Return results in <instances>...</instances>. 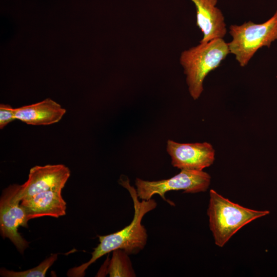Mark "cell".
Instances as JSON below:
<instances>
[{
  "instance_id": "cell-1",
  "label": "cell",
  "mask_w": 277,
  "mask_h": 277,
  "mask_svg": "<svg viewBox=\"0 0 277 277\" xmlns=\"http://www.w3.org/2000/svg\"><path fill=\"white\" fill-rule=\"evenodd\" d=\"M119 183L129 192L132 199L134 213L131 223L122 230L104 236H99L100 244L94 248L90 260L78 267L70 269L69 276L80 277L85 275V270L97 260L107 253L116 249H121L127 254H136L143 250L147 240V231L142 224L143 216L154 209L156 203L154 200L140 202L136 189L130 185L129 180L121 176Z\"/></svg>"
},
{
  "instance_id": "cell-2",
  "label": "cell",
  "mask_w": 277,
  "mask_h": 277,
  "mask_svg": "<svg viewBox=\"0 0 277 277\" xmlns=\"http://www.w3.org/2000/svg\"><path fill=\"white\" fill-rule=\"evenodd\" d=\"M268 210L249 209L231 202L211 189L207 209L209 226L215 245L223 247L241 228L269 214Z\"/></svg>"
},
{
  "instance_id": "cell-3",
  "label": "cell",
  "mask_w": 277,
  "mask_h": 277,
  "mask_svg": "<svg viewBox=\"0 0 277 277\" xmlns=\"http://www.w3.org/2000/svg\"><path fill=\"white\" fill-rule=\"evenodd\" d=\"M229 53L228 43L223 38L200 43L182 52L180 63L186 75L189 94L193 100L201 96L206 76L217 68Z\"/></svg>"
},
{
  "instance_id": "cell-4",
  "label": "cell",
  "mask_w": 277,
  "mask_h": 277,
  "mask_svg": "<svg viewBox=\"0 0 277 277\" xmlns=\"http://www.w3.org/2000/svg\"><path fill=\"white\" fill-rule=\"evenodd\" d=\"M232 40L228 43L229 52L234 55L241 67L246 66L257 51L264 46L269 48L277 39V10L262 24L251 21L229 27Z\"/></svg>"
},
{
  "instance_id": "cell-5",
  "label": "cell",
  "mask_w": 277,
  "mask_h": 277,
  "mask_svg": "<svg viewBox=\"0 0 277 277\" xmlns=\"http://www.w3.org/2000/svg\"><path fill=\"white\" fill-rule=\"evenodd\" d=\"M211 181L210 175L203 171L182 169L173 177L155 181L135 180L137 195L140 199L149 200L159 194L165 201V194L173 190H183L184 193H195L205 192ZM169 203V202H168Z\"/></svg>"
},
{
  "instance_id": "cell-6",
  "label": "cell",
  "mask_w": 277,
  "mask_h": 277,
  "mask_svg": "<svg viewBox=\"0 0 277 277\" xmlns=\"http://www.w3.org/2000/svg\"><path fill=\"white\" fill-rule=\"evenodd\" d=\"M18 185H10L5 188L0 198V229L3 238H8L18 251L23 253L29 243L18 231L19 226L27 227L26 213L19 203Z\"/></svg>"
},
{
  "instance_id": "cell-7",
  "label": "cell",
  "mask_w": 277,
  "mask_h": 277,
  "mask_svg": "<svg viewBox=\"0 0 277 277\" xmlns=\"http://www.w3.org/2000/svg\"><path fill=\"white\" fill-rule=\"evenodd\" d=\"M70 175V169L63 164L34 166L30 169L27 181L18 185V194L22 201L44 191H62Z\"/></svg>"
},
{
  "instance_id": "cell-8",
  "label": "cell",
  "mask_w": 277,
  "mask_h": 277,
  "mask_svg": "<svg viewBox=\"0 0 277 277\" xmlns=\"http://www.w3.org/2000/svg\"><path fill=\"white\" fill-rule=\"evenodd\" d=\"M166 150L172 165L181 170L203 171L210 166L215 159V150L207 142L180 143L168 140Z\"/></svg>"
},
{
  "instance_id": "cell-9",
  "label": "cell",
  "mask_w": 277,
  "mask_h": 277,
  "mask_svg": "<svg viewBox=\"0 0 277 277\" xmlns=\"http://www.w3.org/2000/svg\"><path fill=\"white\" fill-rule=\"evenodd\" d=\"M196 9V25L203 33L200 43L223 38L227 32L224 16L216 7L217 0H191Z\"/></svg>"
},
{
  "instance_id": "cell-10",
  "label": "cell",
  "mask_w": 277,
  "mask_h": 277,
  "mask_svg": "<svg viewBox=\"0 0 277 277\" xmlns=\"http://www.w3.org/2000/svg\"><path fill=\"white\" fill-rule=\"evenodd\" d=\"M21 205L29 221L45 216L58 218L66 214V203L61 191L49 190L24 198Z\"/></svg>"
},
{
  "instance_id": "cell-11",
  "label": "cell",
  "mask_w": 277,
  "mask_h": 277,
  "mask_svg": "<svg viewBox=\"0 0 277 277\" xmlns=\"http://www.w3.org/2000/svg\"><path fill=\"white\" fill-rule=\"evenodd\" d=\"M66 110L54 101L42 102L15 108V118L29 125H49L58 122Z\"/></svg>"
},
{
  "instance_id": "cell-12",
  "label": "cell",
  "mask_w": 277,
  "mask_h": 277,
  "mask_svg": "<svg viewBox=\"0 0 277 277\" xmlns=\"http://www.w3.org/2000/svg\"><path fill=\"white\" fill-rule=\"evenodd\" d=\"M113 251L108 271L110 276H135L128 254L121 249Z\"/></svg>"
},
{
  "instance_id": "cell-13",
  "label": "cell",
  "mask_w": 277,
  "mask_h": 277,
  "mask_svg": "<svg viewBox=\"0 0 277 277\" xmlns=\"http://www.w3.org/2000/svg\"><path fill=\"white\" fill-rule=\"evenodd\" d=\"M57 259V254H53L38 266L25 271H15L1 268L0 274L5 277H44L48 269Z\"/></svg>"
},
{
  "instance_id": "cell-14",
  "label": "cell",
  "mask_w": 277,
  "mask_h": 277,
  "mask_svg": "<svg viewBox=\"0 0 277 277\" xmlns=\"http://www.w3.org/2000/svg\"><path fill=\"white\" fill-rule=\"evenodd\" d=\"M15 119V108H13L9 105L1 104L0 129H3L9 123Z\"/></svg>"
}]
</instances>
